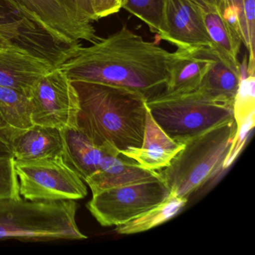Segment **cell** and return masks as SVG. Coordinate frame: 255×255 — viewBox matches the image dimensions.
Returning a JSON list of instances; mask_svg holds the SVG:
<instances>
[{"label": "cell", "mask_w": 255, "mask_h": 255, "mask_svg": "<svg viewBox=\"0 0 255 255\" xmlns=\"http://www.w3.org/2000/svg\"><path fill=\"white\" fill-rule=\"evenodd\" d=\"M171 56L123 26L90 46H80L59 67L71 81L121 86L148 101L166 89Z\"/></svg>", "instance_id": "obj_1"}, {"label": "cell", "mask_w": 255, "mask_h": 255, "mask_svg": "<svg viewBox=\"0 0 255 255\" xmlns=\"http://www.w3.org/2000/svg\"><path fill=\"white\" fill-rule=\"evenodd\" d=\"M80 101L77 128L100 147L119 152L142 143L147 100L131 89L72 81Z\"/></svg>", "instance_id": "obj_2"}, {"label": "cell", "mask_w": 255, "mask_h": 255, "mask_svg": "<svg viewBox=\"0 0 255 255\" xmlns=\"http://www.w3.org/2000/svg\"><path fill=\"white\" fill-rule=\"evenodd\" d=\"M74 200L29 201L20 198H0V240L22 242L82 240Z\"/></svg>", "instance_id": "obj_3"}, {"label": "cell", "mask_w": 255, "mask_h": 255, "mask_svg": "<svg viewBox=\"0 0 255 255\" xmlns=\"http://www.w3.org/2000/svg\"><path fill=\"white\" fill-rule=\"evenodd\" d=\"M236 132L233 119L186 141L169 165L157 171L161 181L170 192L188 199L223 171Z\"/></svg>", "instance_id": "obj_4"}, {"label": "cell", "mask_w": 255, "mask_h": 255, "mask_svg": "<svg viewBox=\"0 0 255 255\" xmlns=\"http://www.w3.org/2000/svg\"><path fill=\"white\" fill-rule=\"evenodd\" d=\"M159 127L177 142L186 141L234 119L232 107L206 99L197 90L183 94H165L147 101Z\"/></svg>", "instance_id": "obj_5"}, {"label": "cell", "mask_w": 255, "mask_h": 255, "mask_svg": "<svg viewBox=\"0 0 255 255\" xmlns=\"http://www.w3.org/2000/svg\"><path fill=\"white\" fill-rule=\"evenodd\" d=\"M20 196L29 201L79 200L87 195L84 180L62 156L29 161L14 160Z\"/></svg>", "instance_id": "obj_6"}, {"label": "cell", "mask_w": 255, "mask_h": 255, "mask_svg": "<svg viewBox=\"0 0 255 255\" xmlns=\"http://www.w3.org/2000/svg\"><path fill=\"white\" fill-rule=\"evenodd\" d=\"M170 190L161 180L110 188L92 195L88 210L103 227L119 226L164 201Z\"/></svg>", "instance_id": "obj_7"}, {"label": "cell", "mask_w": 255, "mask_h": 255, "mask_svg": "<svg viewBox=\"0 0 255 255\" xmlns=\"http://www.w3.org/2000/svg\"><path fill=\"white\" fill-rule=\"evenodd\" d=\"M27 25L45 33L58 45L74 47L99 37L93 25L77 21L62 0H2Z\"/></svg>", "instance_id": "obj_8"}, {"label": "cell", "mask_w": 255, "mask_h": 255, "mask_svg": "<svg viewBox=\"0 0 255 255\" xmlns=\"http://www.w3.org/2000/svg\"><path fill=\"white\" fill-rule=\"evenodd\" d=\"M34 125L62 129L77 128L78 94L59 66L41 77L30 97Z\"/></svg>", "instance_id": "obj_9"}, {"label": "cell", "mask_w": 255, "mask_h": 255, "mask_svg": "<svg viewBox=\"0 0 255 255\" xmlns=\"http://www.w3.org/2000/svg\"><path fill=\"white\" fill-rule=\"evenodd\" d=\"M158 35L177 48H213L201 8L192 0H162Z\"/></svg>", "instance_id": "obj_10"}, {"label": "cell", "mask_w": 255, "mask_h": 255, "mask_svg": "<svg viewBox=\"0 0 255 255\" xmlns=\"http://www.w3.org/2000/svg\"><path fill=\"white\" fill-rule=\"evenodd\" d=\"M51 61L16 44L0 50V86L30 97L37 82L56 68Z\"/></svg>", "instance_id": "obj_11"}, {"label": "cell", "mask_w": 255, "mask_h": 255, "mask_svg": "<svg viewBox=\"0 0 255 255\" xmlns=\"http://www.w3.org/2000/svg\"><path fill=\"white\" fill-rule=\"evenodd\" d=\"M216 59L212 49L177 48L172 52L169 79L164 93L174 95L196 90Z\"/></svg>", "instance_id": "obj_12"}, {"label": "cell", "mask_w": 255, "mask_h": 255, "mask_svg": "<svg viewBox=\"0 0 255 255\" xmlns=\"http://www.w3.org/2000/svg\"><path fill=\"white\" fill-rule=\"evenodd\" d=\"M184 145L185 144L177 142L165 133L153 119L147 106L141 145L120 153L143 168L158 171L168 166Z\"/></svg>", "instance_id": "obj_13"}, {"label": "cell", "mask_w": 255, "mask_h": 255, "mask_svg": "<svg viewBox=\"0 0 255 255\" xmlns=\"http://www.w3.org/2000/svg\"><path fill=\"white\" fill-rule=\"evenodd\" d=\"M119 150L109 152L99 169L86 180L92 195L110 188L160 180L157 171L143 168Z\"/></svg>", "instance_id": "obj_14"}, {"label": "cell", "mask_w": 255, "mask_h": 255, "mask_svg": "<svg viewBox=\"0 0 255 255\" xmlns=\"http://www.w3.org/2000/svg\"><path fill=\"white\" fill-rule=\"evenodd\" d=\"M63 139L62 157L66 163L86 181L101 166L104 156L114 147H104L95 144L78 128L62 129Z\"/></svg>", "instance_id": "obj_15"}, {"label": "cell", "mask_w": 255, "mask_h": 255, "mask_svg": "<svg viewBox=\"0 0 255 255\" xmlns=\"http://www.w3.org/2000/svg\"><path fill=\"white\" fill-rule=\"evenodd\" d=\"M13 159L35 160L62 156L63 139L60 129L34 125L8 140Z\"/></svg>", "instance_id": "obj_16"}, {"label": "cell", "mask_w": 255, "mask_h": 255, "mask_svg": "<svg viewBox=\"0 0 255 255\" xmlns=\"http://www.w3.org/2000/svg\"><path fill=\"white\" fill-rule=\"evenodd\" d=\"M215 54L231 68L240 71L241 38L225 21L217 7H200Z\"/></svg>", "instance_id": "obj_17"}, {"label": "cell", "mask_w": 255, "mask_h": 255, "mask_svg": "<svg viewBox=\"0 0 255 255\" xmlns=\"http://www.w3.org/2000/svg\"><path fill=\"white\" fill-rule=\"evenodd\" d=\"M240 83V71L217 57L196 90L211 102L233 108Z\"/></svg>", "instance_id": "obj_18"}, {"label": "cell", "mask_w": 255, "mask_h": 255, "mask_svg": "<svg viewBox=\"0 0 255 255\" xmlns=\"http://www.w3.org/2000/svg\"><path fill=\"white\" fill-rule=\"evenodd\" d=\"M0 118L4 124L2 135L8 141L33 126L29 97L15 89L0 86Z\"/></svg>", "instance_id": "obj_19"}, {"label": "cell", "mask_w": 255, "mask_h": 255, "mask_svg": "<svg viewBox=\"0 0 255 255\" xmlns=\"http://www.w3.org/2000/svg\"><path fill=\"white\" fill-rule=\"evenodd\" d=\"M187 201V198L170 192L160 204L127 223L119 225L115 231L121 235H131L149 231L172 219L185 207Z\"/></svg>", "instance_id": "obj_20"}, {"label": "cell", "mask_w": 255, "mask_h": 255, "mask_svg": "<svg viewBox=\"0 0 255 255\" xmlns=\"http://www.w3.org/2000/svg\"><path fill=\"white\" fill-rule=\"evenodd\" d=\"M162 0H124L122 8L145 23L150 32L159 33Z\"/></svg>", "instance_id": "obj_21"}, {"label": "cell", "mask_w": 255, "mask_h": 255, "mask_svg": "<svg viewBox=\"0 0 255 255\" xmlns=\"http://www.w3.org/2000/svg\"><path fill=\"white\" fill-rule=\"evenodd\" d=\"M19 182L13 158L0 159V198H20Z\"/></svg>", "instance_id": "obj_22"}, {"label": "cell", "mask_w": 255, "mask_h": 255, "mask_svg": "<svg viewBox=\"0 0 255 255\" xmlns=\"http://www.w3.org/2000/svg\"><path fill=\"white\" fill-rule=\"evenodd\" d=\"M26 26H28L26 22L20 20L10 26H0V50L15 45V41L20 38L22 29Z\"/></svg>", "instance_id": "obj_23"}, {"label": "cell", "mask_w": 255, "mask_h": 255, "mask_svg": "<svg viewBox=\"0 0 255 255\" xmlns=\"http://www.w3.org/2000/svg\"><path fill=\"white\" fill-rule=\"evenodd\" d=\"M95 20L119 12L122 6L119 0H92Z\"/></svg>", "instance_id": "obj_24"}, {"label": "cell", "mask_w": 255, "mask_h": 255, "mask_svg": "<svg viewBox=\"0 0 255 255\" xmlns=\"http://www.w3.org/2000/svg\"><path fill=\"white\" fill-rule=\"evenodd\" d=\"M20 20L22 19L14 10L0 0V26H10Z\"/></svg>", "instance_id": "obj_25"}, {"label": "cell", "mask_w": 255, "mask_h": 255, "mask_svg": "<svg viewBox=\"0 0 255 255\" xmlns=\"http://www.w3.org/2000/svg\"><path fill=\"white\" fill-rule=\"evenodd\" d=\"M64 5L69 11L70 14L82 24L92 25V23H86L82 18L80 14V8H79L78 0H62Z\"/></svg>", "instance_id": "obj_26"}, {"label": "cell", "mask_w": 255, "mask_h": 255, "mask_svg": "<svg viewBox=\"0 0 255 255\" xmlns=\"http://www.w3.org/2000/svg\"><path fill=\"white\" fill-rule=\"evenodd\" d=\"M228 7L237 10L240 12V15L243 17V20L246 22L244 13V0H223L220 11L222 8H228Z\"/></svg>", "instance_id": "obj_27"}, {"label": "cell", "mask_w": 255, "mask_h": 255, "mask_svg": "<svg viewBox=\"0 0 255 255\" xmlns=\"http://www.w3.org/2000/svg\"><path fill=\"white\" fill-rule=\"evenodd\" d=\"M13 158L12 150L8 140L0 132V159Z\"/></svg>", "instance_id": "obj_28"}, {"label": "cell", "mask_w": 255, "mask_h": 255, "mask_svg": "<svg viewBox=\"0 0 255 255\" xmlns=\"http://www.w3.org/2000/svg\"><path fill=\"white\" fill-rule=\"evenodd\" d=\"M200 7H217L220 10L223 0H192Z\"/></svg>", "instance_id": "obj_29"}, {"label": "cell", "mask_w": 255, "mask_h": 255, "mask_svg": "<svg viewBox=\"0 0 255 255\" xmlns=\"http://www.w3.org/2000/svg\"><path fill=\"white\" fill-rule=\"evenodd\" d=\"M4 129V124L2 122V119L0 118V132L2 134V131H3Z\"/></svg>", "instance_id": "obj_30"}]
</instances>
